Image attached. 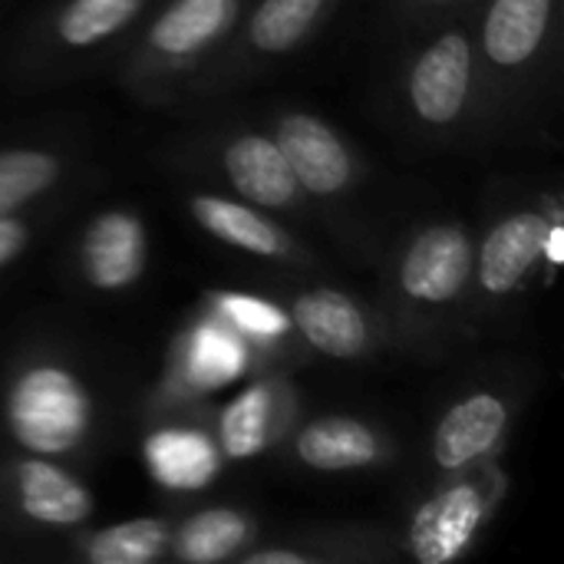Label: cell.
Masks as SVG:
<instances>
[{"label": "cell", "mask_w": 564, "mask_h": 564, "mask_svg": "<svg viewBox=\"0 0 564 564\" xmlns=\"http://www.w3.org/2000/svg\"><path fill=\"white\" fill-rule=\"evenodd\" d=\"M169 516H139L102 529H76L66 535L69 555L86 564H155L169 558L172 545Z\"/></svg>", "instance_id": "23"}, {"label": "cell", "mask_w": 564, "mask_h": 564, "mask_svg": "<svg viewBox=\"0 0 564 564\" xmlns=\"http://www.w3.org/2000/svg\"><path fill=\"white\" fill-rule=\"evenodd\" d=\"M301 420V393L288 373L268 367L258 370L238 397L218 406L208 416V433L228 463L261 459L288 440L294 423Z\"/></svg>", "instance_id": "16"}, {"label": "cell", "mask_w": 564, "mask_h": 564, "mask_svg": "<svg viewBox=\"0 0 564 564\" xmlns=\"http://www.w3.org/2000/svg\"><path fill=\"white\" fill-rule=\"evenodd\" d=\"M393 116L413 142L486 145V93L469 10L406 36L393 69Z\"/></svg>", "instance_id": "3"}, {"label": "cell", "mask_w": 564, "mask_h": 564, "mask_svg": "<svg viewBox=\"0 0 564 564\" xmlns=\"http://www.w3.org/2000/svg\"><path fill=\"white\" fill-rule=\"evenodd\" d=\"M261 126L281 145L317 221L350 248L364 245V231L357 225L354 208L360 202L370 169L357 145L347 142L324 116L311 109H274L261 119Z\"/></svg>", "instance_id": "10"}, {"label": "cell", "mask_w": 564, "mask_h": 564, "mask_svg": "<svg viewBox=\"0 0 564 564\" xmlns=\"http://www.w3.org/2000/svg\"><path fill=\"white\" fill-rule=\"evenodd\" d=\"M251 370H268L258 364L254 350L208 307L202 317L178 334L169 357V380L162 387L165 410H185V403L202 400L205 393L241 380Z\"/></svg>", "instance_id": "18"}, {"label": "cell", "mask_w": 564, "mask_h": 564, "mask_svg": "<svg viewBox=\"0 0 564 564\" xmlns=\"http://www.w3.org/2000/svg\"><path fill=\"white\" fill-rule=\"evenodd\" d=\"M145 463L165 489H202L215 479L221 453L208 426H165L149 436Z\"/></svg>", "instance_id": "25"}, {"label": "cell", "mask_w": 564, "mask_h": 564, "mask_svg": "<svg viewBox=\"0 0 564 564\" xmlns=\"http://www.w3.org/2000/svg\"><path fill=\"white\" fill-rule=\"evenodd\" d=\"M542 261H545V278H549V284H552L564 261V212L552 218V225H549V231H545V241H542Z\"/></svg>", "instance_id": "28"}, {"label": "cell", "mask_w": 564, "mask_h": 564, "mask_svg": "<svg viewBox=\"0 0 564 564\" xmlns=\"http://www.w3.org/2000/svg\"><path fill=\"white\" fill-rule=\"evenodd\" d=\"M340 0H248L218 56L192 83L182 106H215L274 73L330 23Z\"/></svg>", "instance_id": "8"}, {"label": "cell", "mask_w": 564, "mask_h": 564, "mask_svg": "<svg viewBox=\"0 0 564 564\" xmlns=\"http://www.w3.org/2000/svg\"><path fill=\"white\" fill-rule=\"evenodd\" d=\"M509 489L512 479L499 459L436 479L397 535L400 558L416 564H453L466 558L499 516Z\"/></svg>", "instance_id": "11"}, {"label": "cell", "mask_w": 564, "mask_h": 564, "mask_svg": "<svg viewBox=\"0 0 564 564\" xmlns=\"http://www.w3.org/2000/svg\"><path fill=\"white\" fill-rule=\"evenodd\" d=\"M202 307H208L215 317H221L254 350L261 367H278L281 357L297 360L301 344H297L281 304L251 297V294H238V291H208Z\"/></svg>", "instance_id": "24"}, {"label": "cell", "mask_w": 564, "mask_h": 564, "mask_svg": "<svg viewBox=\"0 0 564 564\" xmlns=\"http://www.w3.org/2000/svg\"><path fill=\"white\" fill-rule=\"evenodd\" d=\"M476 0H393L390 17L400 36H410L416 30L436 26L449 17H459L473 7Z\"/></svg>", "instance_id": "27"}, {"label": "cell", "mask_w": 564, "mask_h": 564, "mask_svg": "<svg viewBox=\"0 0 564 564\" xmlns=\"http://www.w3.org/2000/svg\"><path fill=\"white\" fill-rule=\"evenodd\" d=\"M152 0H46L20 26L7 69L26 89H46L116 59Z\"/></svg>", "instance_id": "5"}, {"label": "cell", "mask_w": 564, "mask_h": 564, "mask_svg": "<svg viewBox=\"0 0 564 564\" xmlns=\"http://www.w3.org/2000/svg\"><path fill=\"white\" fill-rule=\"evenodd\" d=\"M79 172L69 139H13L0 145V218L50 202Z\"/></svg>", "instance_id": "21"}, {"label": "cell", "mask_w": 564, "mask_h": 564, "mask_svg": "<svg viewBox=\"0 0 564 564\" xmlns=\"http://www.w3.org/2000/svg\"><path fill=\"white\" fill-rule=\"evenodd\" d=\"M281 453L291 466L317 476H347L373 473L397 463V436L367 416L354 413H324L297 420Z\"/></svg>", "instance_id": "17"}, {"label": "cell", "mask_w": 564, "mask_h": 564, "mask_svg": "<svg viewBox=\"0 0 564 564\" xmlns=\"http://www.w3.org/2000/svg\"><path fill=\"white\" fill-rule=\"evenodd\" d=\"M555 215H562L555 195L512 198L473 235L469 317L476 334L486 330V324L509 321L535 284L549 288L542 241Z\"/></svg>", "instance_id": "9"}, {"label": "cell", "mask_w": 564, "mask_h": 564, "mask_svg": "<svg viewBox=\"0 0 564 564\" xmlns=\"http://www.w3.org/2000/svg\"><path fill=\"white\" fill-rule=\"evenodd\" d=\"M182 205L198 231L245 258L297 278H314L317 271H324V258L304 238H297L288 221L258 205H248L208 185H188L182 192Z\"/></svg>", "instance_id": "14"}, {"label": "cell", "mask_w": 564, "mask_h": 564, "mask_svg": "<svg viewBox=\"0 0 564 564\" xmlns=\"http://www.w3.org/2000/svg\"><path fill=\"white\" fill-rule=\"evenodd\" d=\"M96 516L89 486L50 456L0 459V522L30 535H73Z\"/></svg>", "instance_id": "13"}, {"label": "cell", "mask_w": 564, "mask_h": 564, "mask_svg": "<svg viewBox=\"0 0 564 564\" xmlns=\"http://www.w3.org/2000/svg\"><path fill=\"white\" fill-rule=\"evenodd\" d=\"M172 159L182 165V172L202 178L208 188L235 195L278 218L317 221L281 145L261 122H228L192 132L182 139Z\"/></svg>", "instance_id": "7"}, {"label": "cell", "mask_w": 564, "mask_h": 564, "mask_svg": "<svg viewBox=\"0 0 564 564\" xmlns=\"http://www.w3.org/2000/svg\"><path fill=\"white\" fill-rule=\"evenodd\" d=\"M525 406V383L512 373H482L436 416L426 440V466L436 479L476 469L502 456Z\"/></svg>", "instance_id": "12"}, {"label": "cell", "mask_w": 564, "mask_h": 564, "mask_svg": "<svg viewBox=\"0 0 564 564\" xmlns=\"http://www.w3.org/2000/svg\"><path fill=\"white\" fill-rule=\"evenodd\" d=\"M261 539V522L254 512L238 506H205L175 519L169 558L185 564L238 562L245 549Z\"/></svg>", "instance_id": "22"}, {"label": "cell", "mask_w": 564, "mask_h": 564, "mask_svg": "<svg viewBox=\"0 0 564 564\" xmlns=\"http://www.w3.org/2000/svg\"><path fill=\"white\" fill-rule=\"evenodd\" d=\"M473 40L486 93V145L532 132L562 50V0H476Z\"/></svg>", "instance_id": "2"}, {"label": "cell", "mask_w": 564, "mask_h": 564, "mask_svg": "<svg viewBox=\"0 0 564 564\" xmlns=\"http://www.w3.org/2000/svg\"><path fill=\"white\" fill-rule=\"evenodd\" d=\"M76 278L96 294L132 291L149 268V231L139 212L126 205L86 218L73 245Z\"/></svg>", "instance_id": "19"}, {"label": "cell", "mask_w": 564, "mask_h": 564, "mask_svg": "<svg viewBox=\"0 0 564 564\" xmlns=\"http://www.w3.org/2000/svg\"><path fill=\"white\" fill-rule=\"evenodd\" d=\"M301 350L324 360L364 364L390 350L377 304L337 284H294L281 297Z\"/></svg>", "instance_id": "15"}, {"label": "cell", "mask_w": 564, "mask_h": 564, "mask_svg": "<svg viewBox=\"0 0 564 564\" xmlns=\"http://www.w3.org/2000/svg\"><path fill=\"white\" fill-rule=\"evenodd\" d=\"M248 0H152L116 53L122 89L145 106H182L218 56Z\"/></svg>", "instance_id": "4"}, {"label": "cell", "mask_w": 564, "mask_h": 564, "mask_svg": "<svg viewBox=\"0 0 564 564\" xmlns=\"http://www.w3.org/2000/svg\"><path fill=\"white\" fill-rule=\"evenodd\" d=\"M7 436L33 456L66 459L89 446L96 433V400L89 380L63 350L36 347L7 377Z\"/></svg>", "instance_id": "6"}, {"label": "cell", "mask_w": 564, "mask_h": 564, "mask_svg": "<svg viewBox=\"0 0 564 564\" xmlns=\"http://www.w3.org/2000/svg\"><path fill=\"white\" fill-rule=\"evenodd\" d=\"M400 545L390 529L377 525H297L274 539H258L235 564H370L397 562Z\"/></svg>", "instance_id": "20"}, {"label": "cell", "mask_w": 564, "mask_h": 564, "mask_svg": "<svg viewBox=\"0 0 564 564\" xmlns=\"http://www.w3.org/2000/svg\"><path fill=\"white\" fill-rule=\"evenodd\" d=\"M473 231L463 218H426L387 251L377 311L390 350L443 360L476 337L469 317Z\"/></svg>", "instance_id": "1"}, {"label": "cell", "mask_w": 564, "mask_h": 564, "mask_svg": "<svg viewBox=\"0 0 564 564\" xmlns=\"http://www.w3.org/2000/svg\"><path fill=\"white\" fill-rule=\"evenodd\" d=\"M50 218H53V208H43V205L0 218V278L33 248V241H40Z\"/></svg>", "instance_id": "26"}]
</instances>
